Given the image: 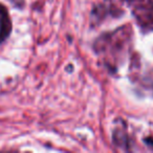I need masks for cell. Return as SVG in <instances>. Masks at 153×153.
<instances>
[{"label": "cell", "instance_id": "obj_1", "mask_svg": "<svg viewBox=\"0 0 153 153\" xmlns=\"http://www.w3.org/2000/svg\"><path fill=\"white\" fill-rule=\"evenodd\" d=\"M12 30V23L7 9L0 4V43H2L9 37Z\"/></svg>", "mask_w": 153, "mask_h": 153}]
</instances>
